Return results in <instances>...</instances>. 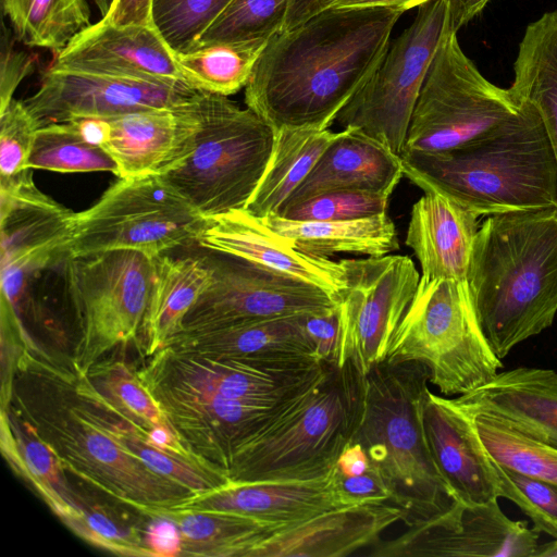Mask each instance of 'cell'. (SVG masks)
<instances>
[{
  "label": "cell",
  "instance_id": "43",
  "mask_svg": "<svg viewBox=\"0 0 557 557\" xmlns=\"http://www.w3.org/2000/svg\"><path fill=\"white\" fill-rule=\"evenodd\" d=\"M231 0H152L156 29L175 52L196 47L202 33Z\"/></svg>",
  "mask_w": 557,
  "mask_h": 557
},
{
  "label": "cell",
  "instance_id": "18",
  "mask_svg": "<svg viewBox=\"0 0 557 557\" xmlns=\"http://www.w3.org/2000/svg\"><path fill=\"white\" fill-rule=\"evenodd\" d=\"M198 90L187 84L150 82L50 66L24 103L39 127L79 117L111 119L181 107Z\"/></svg>",
  "mask_w": 557,
  "mask_h": 557
},
{
  "label": "cell",
  "instance_id": "52",
  "mask_svg": "<svg viewBox=\"0 0 557 557\" xmlns=\"http://www.w3.org/2000/svg\"><path fill=\"white\" fill-rule=\"evenodd\" d=\"M149 518L144 540L153 557L181 556L182 535L177 524L165 516Z\"/></svg>",
  "mask_w": 557,
  "mask_h": 557
},
{
  "label": "cell",
  "instance_id": "57",
  "mask_svg": "<svg viewBox=\"0 0 557 557\" xmlns=\"http://www.w3.org/2000/svg\"><path fill=\"white\" fill-rule=\"evenodd\" d=\"M448 5L450 24L458 32L476 15H479L491 0H445Z\"/></svg>",
  "mask_w": 557,
  "mask_h": 557
},
{
  "label": "cell",
  "instance_id": "47",
  "mask_svg": "<svg viewBox=\"0 0 557 557\" xmlns=\"http://www.w3.org/2000/svg\"><path fill=\"white\" fill-rule=\"evenodd\" d=\"M62 521L79 537L111 553L153 557L140 531L117 522L97 508L87 505L76 509Z\"/></svg>",
  "mask_w": 557,
  "mask_h": 557
},
{
  "label": "cell",
  "instance_id": "22",
  "mask_svg": "<svg viewBox=\"0 0 557 557\" xmlns=\"http://www.w3.org/2000/svg\"><path fill=\"white\" fill-rule=\"evenodd\" d=\"M197 244L206 250L232 253L315 285L334 299L345 287L339 261L298 250L262 218L245 209L207 218Z\"/></svg>",
  "mask_w": 557,
  "mask_h": 557
},
{
  "label": "cell",
  "instance_id": "33",
  "mask_svg": "<svg viewBox=\"0 0 557 557\" xmlns=\"http://www.w3.org/2000/svg\"><path fill=\"white\" fill-rule=\"evenodd\" d=\"M513 74L510 91L537 110L557 160V10L527 26Z\"/></svg>",
  "mask_w": 557,
  "mask_h": 557
},
{
  "label": "cell",
  "instance_id": "11",
  "mask_svg": "<svg viewBox=\"0 0 557 557\" xmlns=\"http://www.w3.org/2000/svg\"><path fill=\"white\" fill-rule=\"evenodd\" d=\"M521 106L509 88L482 75L450 27L416 102L404 152L445 151L474 141L513 119Z\"/></svg>",
  "mask_w": 557,
  "mask_h": 557
},
{
  "label": "cell",
  "instance_id": "30",
  "mask_svg": "<svg viewBox=\"0 0 557 557\" xmlns=\"http://www.w3.org/2000/svg\"><path fill=\"white\" fill-rule=\"evenodd\" d=\"M210 280L203 256L157 257L156 275L137 342L148 358L181 332L185 315Z\"/></svg>",
  "mask_w": 557,
  "mask_h": 557
},
{
  "label": "cell",
  "instance_id": "27",
  "mask_svg": "<svg viewBox=\"0 0 557 557\" xmlns=\"http://www.w3.org/2000/svg\"><path fill=\"white\" fill-rule=\"evenodd\" d=\"M479 218L474 211L435 191L414 202L406 245L418 259L421 277L467 281Z\"/></svg>",
  "mask_w": 557,
  "mask_h": 557
},
{
  "label": "cell",
  "instance_id": "54",
  "mask_svg": "<svg viewBox=\"0 0 557 557\" xmlns=\"http://www.w3.org/2000/svg\"><path fill=\"white\" fill-rule=\"evenodd\" d=\"M370 460L361 445L349 443L341 454L335 470L338 475L354 476L370 469Z\"/></svg>",
  "mask_w": 557,
  "mask_h": 557
},
{
  "label": "cell",
  "instance_id": "26",
  "mask_svg": "<svg viewBox=\"0 0 557 557\" xmlns=\"http://www.w3.org/2000/svg\"><path fill=\"white\" fill-rule=\"evenodd\" d=\"M403 175L400 156L356 128H343L283 207L342 189L389 197Z\"/></svg>",
  "mask_w": 557,
  "mask_h": 557
},
{
  "label": "cell",
  "instance_id": "2",
  "mask_svg": "<svg viewBox=\"0 0 557 557\" xmlns=\"http://www.w3.org/2000/svg\"><path fill=\"white\" fill-rule=\"evenodd\" d=\"M5 408L52 449L65 471L141 515L175 508L194 495L149 469L116 442L97 418L82 374L35 343L20 357Z\"/></svg>",
  "mask_w": 557,
  "mask_h": 557
},
{
  "label": "cell",
  "instance_id": "56",
  "mask_svg": "<svg viewBox=\"0 0 557 557\" xmlns=\"http://www.w3.org/2000/svg\"><path fill=\"white\" fill-rule=\"evenodd\" d=\"M429 1L431 0H325L321 11L341 8L382 7L395 9L404 13Z\"/></svg>",
  "mask_w": 557,
  "mask_h": 557
},
{
  "label": "cell",
  "instance_id": "4",
  "mask_svg": "<svg viewBox=\"0 0 557 557\" xmlns=\"http://www.w3.org/2000/svg\"><path fill=\"white\" fill-rule=\"evenodd\" d=\"M520 112L493 133L437 152H403L404 175L480 216L557 207V160L537 110Z\"/></svg>",
  "mask_w": 557,
  "mask_h": 557
},
{
  "label": "cell",
  "instance_id": "13",
  "mask_svg": "<svg viewBox=\"0 0 557 557\" xmlns=\"http://www.w3.org/2000/svg\"><path fill=\"white\" fill-rule=\"evenodd\" d=\"M345 287L336 295L341 325L337 367L359 375L385 361L414 298L420 274L408 256L342 259Z\"/></svg>",
  "mask_w": 557,
  "mask_h": 557
},
{
  "label": "cell",
  "instance_id": "39",
  "mask_svg": "<svg viewBox=\"0 0 557 557\" xmlns=\"http://www.w3.org/2000/svg\"><path fill=\"white\" fill-rule=\"evenodd\" d=\"M463 409L472 417L483 446L496 463L528 476L557 483L556 447L521 432L496 416Z\"/></svg>",
  "mask_w": 557,
  "mask_h": 557
},
{
  "label": "cell",
  "instance_id": "37",
  "mask_svg": "<svg viewBox=\"0 0 557 557\" xmlns=\"http://www.w3.org/2000/svg\"><path fill=\"white\" fill-rule=\"evenodd\" d=\"M271 38L215 41L175 53L184 81L197 90L230 96L245 88Z\"/></svg>",
  "mask_w": 557,
  "mask_h": 557
},
{
  "label": "cell",
  "instance_id": "49",
  "mask_svg": "<svg viewBox=\"0 0 557 557\" xmlns=\"http://www.w3.org/2000/svg\"><path fill=\"white\" fill-rule=\"evenodd\" d=\"M33 55L17 50L13 35L2 21L0 41V110L13 99L17 86L34 72Z\"/></svg>",
  "mask_w": 557,
  "mask_h": 557
},
{
  "label": "cell",
  "instance_id": "3",
  "mask_svg": "<svg viewBox=\"0 0 557 557\" xmlns=\"http://www.w3.org/2000/svg\"><path fill=\"white\" fill-rule=\"evenodd\" d=\"M467 284L499 359L550 327L557 314V207L488 215L474 238Z\"/></svg>",
  "mask_w": 557,
  "mask_h": 557
},
{
  "label": "cell",
  "instance_id": "38",
  "mask_svg": "<svg viewBox=\"0 0 557 557\" xmlns=\"http://www.w3.org/2000/svg\"><path fill=\"white\" fill-rule=\"evenodd\" d=\"M1 8L17 40L55 54L90 25L87 0H1Z\"/></svg>",
  "mask_w": 557,
  "mask_h": 557
},
{
  "label": "cell",
  "instance_id": "34",
  "mask_svg": "<svg viewBox=\"0 0 557 557\" xmlns=\"http://www.w3.org/2000/svg\"><path fill=\"white\" fill-rule=\"evenodd\" d=\"M335 134L329 128L311 127L276 131L269 163L245 210L262 219L277 214Z\"/></svg>",
  "mask_w": 557,
  "mask_h": 557
},
{
  "label": "cell",
  "instance_id": "55",
  "mask_svg": "<svg viewBox=\"0 0 557 557\" xmlns=\"http://www.w3.org/2000/svg\"><path fill=\"white\" fill-rule=\"evenodd\" d=\"M69 121L73 124L78 134L94 146L102 148L109 139L110 124L107 119L79 117Z\"/></svg>",
  "mask_w": 557,
  "mask_h": 557
},
{
  "label": "cell",
  "instance_id": "17",
  "mask_svg": "<svg viewBox=\"0 0 557 557\" xmlns=\"http://www.w3.org/2000/svg\"><path fill=\"white\" fill-rule=\"evenodd\" d=\"M147 363L182 383L261 406L289 401L315 384L330 364L315 357L218 358L164 347Z\"/></svg>",
  "mask_w": 557,
  "mask_h": 557
},
{
  "label": "cell",
  "instance_id": "15",
  "mask_svg": "<svg viewBox=\"0 0 557 557\" xmlns=\"http://www.w3.org/2000/svg\"><path fill=\"white\" fill-rule=\"evenodd\" d=\"M138 374L183 446L201 465L227 476L235 451L286 404L261 406L227 398L176 381L147 362Z\"/></svg>",
  "mask_w": 557,
  "mask_h": 557
},
{
  "label": "cell",
  "instance_id": "46",
  "mask_svg": "<svg viewBox=\"0 0 557 557\" xmlns=\"http://www.w3.org/2000/svg\"><path fill=\"white\" fill-rule=\"evenodd\" d=\"M39 126L24 101L12 99L0 110V184L33 173L29 159Z\"/></svg>",
  "mask_w": 557,
  "mask_h": 557
},
{
  "label": "cell",
  "instance_id": "59",
  "mask_svg": "<svg viewBox=\"0 0 557 557\" xmlns=\"http://www.w3.org/2000/svg\"><path fill=\"white\" fill-rule=\"evenodd\" d=\"M536 557H557V541L541 543Z\"/></svg>",
  "mask_w": 557,
  "mask_h": 557
},
{
  "label": "cell",
  "instance_id": "32",
  "mask_svg": "<svg viewBox=\"0 0 557 557\" xmlns=\"http://www.w3.org/2000/svg\"><path fill=\"white\" fill-rule=\"evenodd\" d=\"M1 450L13 470L63 520L87 502L70 485L52 449L10 408L1 409Z\"/></svg>",
  "mask_w": 557,
  "mask_h": 557
},
{
  "label": "cell",
  "instance_id": "42",
  "mask_svg": "<svg viewBox=\"0 0 557 557\" xmlns=\"http://www.w3.org/2000/svg\"><path fill=\"white\" fill-rule=\"evenodd\" d=\"M289 0H231L197 45L272 38L282 33ZM195 48V47H194Z\"/></svg>",
  "mask_w": 557,
  "mask_h": 557
},
{
  "label": "cell",
  "instance_id": "19",
  "mask_svg": "<svg viewBox=\"0 0 557 557\" xmlns=\"http://www.w3.org/2000/svg\"><path fill=\"white\" fill-rule=\"evenodd\" d=\"M75 212L41 193L33 173L0 185L1 274L27 276L67 253Z\"/></svg>",
  "mask_w": 557,
  "mask_h": 557
},
{
  "label": "cell",
  "instance_id": "14",
  "mask_svg": "<svg viewBox=\"0 0 557 557\" xmlns=\"http://www.w3.org/2000/svg\"><path fill=\"white\" fill-rule=\"evenodd\" d=\"M206 251L210 280L181 332L336 308L335 299L315 285L232 253Z\"/></svg>",
  "mask_w": 557,
  "mask_h": 557
},
{
  "label": "cell",
  "instance_id": "36",
  "mask_svg": "<svg viewBox=\"0 0 557 557\" xmlns=\"http://www.w3.org/2000/svg\"><path fill=\"white\" fill-rule=\"evenodd\" d=\"M82 381L104 430L149 469L180 483L194 494L209 491L230 481L227 475L219 471L149 444L144 435L110 405L87 375H83Z\"/></svg>",
  "mask_w": 557,
  "mask_h": 557
},
{
  "label": "cell",
  "instance_id": "41",
  "mask_svg": "<svg viewBox=\"0 0 557 557\" xmlns=\"http://www.w3.org/2000/svg\"><path fill=\"white\" fill-rule=\"evenodd\" d=\"M29 168L61 173L111 172L117 175V166L110 154L103 148L87 143L70 121L38 128Z\"/></svg>",
  "mask_w": 557,
  "mask_h": 557
},
{
  "label": "cell",
  "instance_id": "60",
  "mask_svg": "<svg viewBox=\"0 0 557 557\" xmlns=\"http://www.w3.org/2000/svg\"><path fill=\"white\" fill-rule=\"evenodd\" d=\"M92 2L98 9L101 17H103L109 12L113 0H92Z\"/></svg>",
  "mask_w": 557,
  "mask_h": 557
},
{
  "label": "cell",
  "instance_id": "25",
  "mask_svg": "<svg viewBox=\"0 0 557 557\" xmlns=\"http://www.w3.org/2000/svg\"><path fill=\"white\" fill-rule=\"evenodd\" d=\"M403 519V510L391 502L343 506L275 531L247 557H344L375 543Z\"/></svg>",
  "mask_w": 557,
  "mask_h": 557
},
{
  "label": "cell",
  "instance_id": "8",
  "mask_svg": "<svg viewBox=\"0 0 557 557\" xmlns=\"http://www.w3.org/2000/svg\"><path fill=\"white\" fill-rule=\"evenodd\" d=\"M386 361L418 362L441 395L468 394L503 369L480 324L467 281L420 277Z\"/></svg>",
  "mask_w": 557,
  "mask_h": 557
},
{
  "label": "cell",
  "instance_id": "40",
  "mask_svg": "<svg viewBox=\"0 0 557 557\" xmlns=\"http://www.w3.org/2000/svg\"><path fill=\"white\" fill-rule=\"evenodd\" d=\"M87 377L110 405L143 435L158 426H171L149 388L123 360L101 359Z\"/></svg>",
  "mask_w": 557,
  "mask_h": 557
},
{
  "label": "cell",
  "instance_id": "50",
  "mask_svg": "<svg viewBox=\"0 0 557 557\" xmlns=\"http://www.w3.org/2000/svg\"><path fill=\"white\" fill-rule=\"evenodd\" d=\"M305 327L314 345L315 357L331 366H337L341 351V325L336 308L317 313H307Z\"/></svg>",
  "mask_w": 557,
  "mask_h": 557
},
{
  "label": "cell",
  "instance_id": "1",
  "mask_svg": "<svg viewBox=\"0 0 557 557\" xmlns=\"http://www.w3.org/2000/svg\"><path fill=\"white\" fill-rule=\"evenodd\" d=\"M403 12L326 9L272 37L245 87L247 108L274 132L329 128L374 73Z\"/></svg>",
  "mask_w": 557,
  "mask_h": 557
},
{
  "label": "cell",
  "instance_id": "51",
  "mask_svg": "<svg viewBox=\"0 0 557 557\" xmlns=\"http://www.w3.org/2000/svg\"><path fill=\"white\" fill-rule=\"evenodd\" d=\"M338 490L347 505L369 502H391V493L380 474L372 468L362 474L354 476L338 475Z\"/></svg>",
  "mask_w": 557,
  "mask_h": 557
},
{
  "label": "cell",
  "instance_id": "31",
  "mask_svg": "<svg viewBox=\"0 0 557 557\" xmlns=\"http://www.w3.org/2000/svg\"><path fill=\"white\" fill-rule=\"evenodd\" d=\"M263 220L298 250L315 257L330 258L339 252L379 257L399 248L387 212L338 221H295L275 214Z\"/></svg>",
  "mask_w": 557,
  "mask_h": 557
},
{
  "label": "cell",
  "instance_id": "28",
  "mask_svg": "<svg viewBox=\"0 0 557 557\" xmlns=\"http://www.w3.org/2000/svg\"><path fill=\"white\" fill-rule=\"evenodd\" d=\"M454 399L468 410L496 416L557 448V372L553 369L499 371L486 384Z\"/></svg>",
  "mask_w": 557,
  "mask_h": 557
},
{
  "label": "cell",
  "instance_id": "35",
  "mask_svg": "<svg viewBox=\"0 0 557 557\" xmlns=\"http://www.w3.org/2000/svg\"><path fill=\"white\" fill-rule=\"evenodd\" d=\"M145 516H165L177 524L181 556L247 557L276 531L250 517L220 510L156 508Z\"/></svg>",
  "mask_w": 557,
  "mask_h": 557
},
{
  "label": "cell",
  "instance_id": "21",
  "mask_svg": "<svg viewBox=\"0 0 557 557\" xmlns=\"http://www.w3.org/2000/svg\"><path fill=\"white\" fill-rule=\"evenodd\" d=\"M424 428L434 461L455 500L482 505L500 498L493 459L472 417L454 398L426 392Z\"/></svg>",
  "mask_w": 557,
  "mask_h": 557
},
{
  "label": "cell",
  "instance_id": "45",
  "mask_svg": "<svg viewBox=\"0 0 557 557\" xmlns=\"http://www.w3.org/2000/svg\"><path fill=\"white\" fill-rule=\"evenodd\" d=\"M389 197L361 190H331L295 205L283 207L277 214L295 221H338L386 212Z\"/></svg>",
  "mask_w": 557,
  "mask_h": 557
},
{
  "label": "cell",
  "instance_id": "6",
  "mask_svg": "<svg viewBox=\"0 0 557 557\" xmlns=\"http://www.w3.org/2000/svg\"><path fill=\"white\" fill-rule=\"evenodd\" d=\"M359 377L349 363L329 366L235 451L230 480L306 481L331 473L351 441Z\"/></svg>",
  "mask_w": 557,
  "mask_h": 557
},
{
  "label": "cell",
  "instance_id": "7",
  "mask_svg": "<svg viewBox=\"0 0 557 557\" xmlns=\"http://www.w3.org/2000/svg\"><path fill=\"white\" fill-rule=\"evenodd\" d=\"M188 156L161 174L203 216L245 209L269 163L274 129L227 96L199 92Z\"/></svg>",
  "mask_w": 557,
  "mask_h": 557
},
{
  "label": "cell",
  "instance_id": "53",
  "mask_svg": "<svg viewBox=\"0 0 557 557\" xmlns=\"http://www.w3.org/2000/svg\"><path fill=\"white\" fill-rule=\"evenodd\" d=\"M152 0H113L106 16L101 17L113 25L153 26Z\"/></svg>",
  "mask_w": 557,
  "mask_h": 557
},
{
  "label": "cell",
  "instance_id": "9",
  "mask_svg": "<svg viewBox=\"0 0 557 557\" xmlns=\"http://www.w3.org/2000/svg\"><path fill=\"white\" fill-rule=\"evenodd\" d=\"M157 257L133 249L66 255L60 262L72 308L71 364L81 374L117 346L137 342L156 275Z\"/></svg>",
  "mask_w": 557,
  "mask_h": 557
},
{
  "label": "cell",
  "instance_id": "12",
  "mask_svg": "<svg viewBox=\"0 0 557 557\" xmlns=\"http://www.w3.org/2000/svg\"><path fill=\"white\" fill-rule=\"evenodd\" d=\"M450 27L445 0L419 5L412 23L389 44L374 73L338 113L337 123L401 156L422 85Z\"/></svg>",
  "mask_w": 557,
  "mask_h": 557
},
{
  "label": "cell",
  "instance_id": "58",
  "mask_svg": "<svg viewBox=\"0 0 557 557\" xmlns=\"http://www.w3.org/2000/svg\"><path fill=\"white\" fill-rule=\"evenodd\" d=\"M325 0H289L283 32L289 30L321 11Z\"/></svg>",
  "mask_w": 557,
  "mask_h": 557
},
{
  "label": "cell",
  "instance_id": "29",
  "mask_svg": "<svg viewBox=\"0 0 557 557\" xmlns=\"http://www.w3.org/2000/svg\"><path fill=\"white\" fill-rule=\"evenodd\" d=\"M306 314L262 319L198 332H180L165 347L218 358L315 357L314 345L305 327Z\"/></svg>",
  "mask_w": 557,
  "mask_h": 557
},
{
  "label": "cell",
  "instance_id": "20",
  "mask_svg": "<svg viewBox=\"0 0 557 557\" xmlns=\"http://www.w3.org/2000/svg\"><path fill=\"white\" fill-rule=\"evenodd\" d=\"M51 66L141 81L186 84L176 63L175 52L156 27L113 25L103 18L79 32L57 53Z\"/></svg>",
  "mask_w": 557,
  "mask_h": 557
},
{
  "label": "cell",
  "instance_id": "16",
  "mask_svg": "<svg viewBox=\"0 0 557 557\" xmlns=\"http://www.w3.org/2000/svg\"><path fill=\"white\" fill-rule=\"evenodd\" d=\"M540 533L512 520L498 499L482 505L455 500L448 509L377 543L372 557H536Z\"/></svg>",
  "mask_w": 557,
  "mask_h": 557
},
{
  "label": "cell",
  "instance_id": "23",
  "mask_svg": "<svg viewBox=\"0 0 557 557\" xmlns=\"http://www.w3.org/2000/svg\"><path fill=\"white\" fill-rule=\"evenodd\" d=\"M343 506L348 505L338 490L334 468L325 476L306 481L230 480L191 495L175 508L238 513L277 531Z\"/></svg>",
  "mask_w": 557,
  "mask_h": 557
},
{
  "label": "cell",
  "instance_id": "10",
  "mask_svg": "<svg viewBox=\"0 0 557 557\" xmlns=\"http://www.w3.org/2000/svg\"><path fill=\"white\" fill-rule=\"evenodd\" d=\"M203 216L159 174L120 178L74 214L66 255L133 249L151 257L198 242Z\"/></svg>",
  "mask_w": 557,
  "mask_h": 557
},
{
  "label": "cell",
  "instance_id": "48",
  "mask_svg": "<svg viewBox=\"0 0 557 557\" xmlns=\"http://www.w3.org/2000/svg\"><path fill=\"white\" fill-rule=\"evenodd\" d=\"M1 408H5L12 395L13 380L20 357L26 347L35 343L27 334L9 298L1 293Z\"/></svg>",
  "mask_w": 557,
  "mask_h": 557
},
{
  "label": "cell",
  "instance_id": "44",
  "mask_svg": "<svg viewBox=\"0 0 557 557\" xmlns=\"http://www.w3.org/2000/svg\"><path fill=\"white\" fill-rule=\"evenodd\" d=\"M494 466L500 497L519 507L537 533L557 541V483L518 473L495 461Z\"/></svg>",
  "mask_w": 557,
  "mask_h": 557
},
{
  "label": "cell",
  "instance_id": "5",
  "mask_svg": "<svg viewBox=\"0 0 557 557\" xmlns=\"http://www.w3.org/2000/svg\"><path fill=\"white\" fill-rule=\"evenodd\" d=\"M428 383L426 368L413 361L385 360L359 377L350 442L362 446L407 527L442 513L455 502L425 433Z\"/></svg>",
  "mask_w": 557,
  "mask_h": 557
},
{
  "label": "cell",
  "instance_id": "24",
  "mask_svg": "<svg viewBox=\"0 0 557 557\" xmlns=\"http://www.w3.org/2000/svg\"><path fill=\"white\" fill-rule=\"evenodd\" d=\"M197 92L176 108L132 112L111 119L102 147L117 166V177L163 174L190 152L199 125Z\"/></svg>",
  "mask_w": 557,
  "mask_h": 557
}]
</instances>
